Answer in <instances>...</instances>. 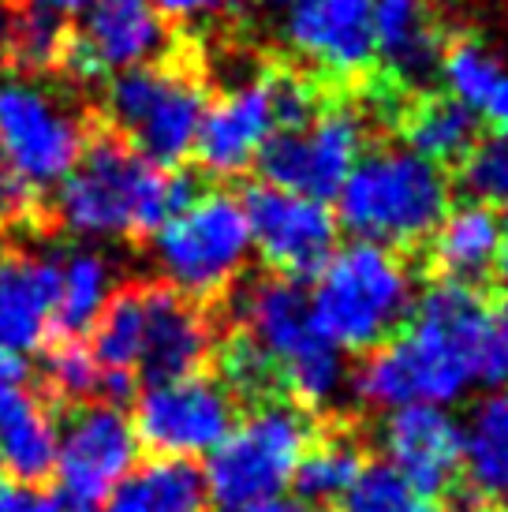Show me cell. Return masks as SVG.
<instances>
[{"instance_id": "obj_1", "label": "cell", "mask_w": 508, "mask_h": 512, "mask_svg": "<svg viewBox=\"0 0 508 512\" xmlns=\"http://www.w3.org/2000/svg\"><path fill=\"white\" fill-rule=\"evenodd\" d=\"M486 299L475 285L441 281L415 299L396 337L374 348L355 370V393L374 408L434 404L449 408L475 385V344Z\"/></svg>"}, {"instance_id": "obj_6", "label": "cell", "mask_w": 508, "mask_h": 512, "mask_svg": "<svg viewBox=\"0 0 508 512\" xmlns=\"http://www.w3.org/2000/svg\"><path fill=\"white\" fill-rule=\"evenodd\" d=\"M251 228L232 191H195L165 225L150 232L161 285L206 303L236 285L251 262Z\"/></svg>"}, {"instance_id": "obj_34", "label": "cell", "mask_w": 508, "mask_h": 512, "mask_svg": "<svg viewBox=\"0 0 508 512\" xmlns=\"http://www.w3.org/2000/svg\"><path fill=\"white\" fill-rule=\"evenodd\" d=\"M217 367H221V382L228 385V393L240 397H262L277 382V370L269 363V356L247 333H236L232 341L217 352Z\"/></svg>"}, {"instance_id": "obj_46", "label": "cell", "mask_w": 508, "mask_h": 512, "mask_svg": "<svg viewBox=\"0 0 508 512\" xmlns=\"http://www.w3.org/2000/svg\"><path fill=\"white\" fill-rule=\"evenodd\" d=\"M269 4H288V8H292V4H296V0H269Z\"/></svg>"}, {"instance_id": "obj_39", "label": "cell", "mask_w": 508, "mask_h": 512, "mask_svg": "<svg viewBox=\"0 0 508 512\" xmlns=\"http://www.w3.org/2000/svg\"><path fill=\"white\" fill-rule=\"evenodd\" d=\"M479 113L494 124L497 135H508V72H501V79H497L494 90L486 94Z\"/></svg>"}, {"instance_id": "obj_14", "label": "cell", "mask_w": 508, "mask_h": 512, "mask_svg": "<svg viewBox=\"0 0 508 512\" xmlns=\"http://www.w3.org/2000/svg\"><path fill=\"white\" fill-rule=\"evenodd\" d=\"M169 53L165 15L146 0H101L90 8L79 30H68L60 68L75 83H98L105 75L157 64Z\"/></svg>"}, {"instance_id": "obj_33", "label": "cell", "mask_w": 508, "mask_h": 512, "mask_svg": "<svg viewBox=\"0 0 508 512\" xmlns=\"http://www.w3.org/2000/svg\"><path fill=\"white\" fill-rule=\"evenodd\" d=\"M460 187L471 202L505 206L508 202V135L475 139V146L460 157Z\"/></svg>"}, {"instance_id": "obj_16", "label": "cell", "mask_w": 508, "mask_h": 512, "mask_svg": "<svg viewBox=\"0 0 508 512\" xmlns=\"http://www.w3.org/2000/svg\"><path fill=\"white\" fill-rule=\"evenodd\" d=\"M284 42L329 79H355L374 64V0H296Z\"/></svg>"}, {"instance_id": "obj_7", "label": "cell", "mask_w": 508, "mask_h": 512, "mask_svg": "<svg viewBox=\"0 0 508 512\" xmlns=\"http://www.w3.org/2000/svg\"><path fill=\"white\" fill-rule=\"evenodd\" d=\"M314 441L307 408L288 400H266L228 430V438L210 453L206 494L221 512L247 509L254 501L281 498L296 479V468Z\"/></svg>"}, {"instance_id": "obj_26", "label": "cell", "mask_w": 508, "mask_h": 512, "mask_svg": "<svg viewBox=\"0 0 508 512\" xmlns=\"http://www.w3.org/2000/svg\"><path fill=\"white\" fill-rule=\"evenodd\" d=\"M404 139L408 150L434 165H452L475 146L479 120L475 113L452 98H426L404 116Z\"/></svg>"}, {"instance_id": "obj_23", "label": "cell", "mask_w": 508, "mask_h": 512, "mask_svg": "<svg viewBox=\"0 0 508 512\" xmlns=\"http://www.w3.org/2000/svg\"><path fill=\"white\" fill-rule=\"evenodd\" d=\"M101 512H210L206 475L195 460L154 456L127 471Z\"/></svg>"}, {"instance_id": "obj_31", "label": "cell", "mask_w": 508, "mask_h": 512, "mask_svg": "<svg viewBox=\"0 0 508 512\" xmlns=\"http://www.w3.org/2000/svg\"><path fill=\"white\" fill-rule=\"evenodd\" d=\"M438 75L452 101H460L471 113H479L486 94H490L494 83L501 79V64H497L494 53L482 42L460 38V42H452L441 49Z\"/></svg>"}, {"instance_id": "obj_43", "label": "cell", "mask_w": 508, "mask_h": 512, "mask_svg": "<svg viewBox=\"0 0 508 512\" xmlns=\"http://www.w3.org/2000/svg\"><path fill=\"white\" fill-rule=\"evenodd\" d=\"M494 270H497V281H501V288L508 292V240L501 243V255H497V266H494Z\"/></svg>"}, {"instance_id": "obj_11", "label": "cell", "mask_w": 508, "mask_h": 512, "mask_svg": "<svg viewBox=\"0 0 508 512\" xmlns=\"http://www.w3.org/2000/svg\"><path fill=\"white\" fill-rule=\"evenodd\" d=\"M240 408L221 378L187 374L169 382H150L135 400L131 427L139 445L154 456L169 460H195L210 456L228 430L236 427Z\"/></svg>"}, {"instance_id": "obj_3", "label": "cell", "mask_w": 508, "mask_h": 512, "mask_svg": "<svg viewBox=\"0 0 508 512\" xmlns=\"http://www.w3.org/2000/svg\"><path fill=\"white\" fill-rule=\"evenodd\" d=\"M415 299V273L393 247L355 240L337 247L314 273L307 311L337 352H374L400 333Z\"/></svg>"}, {"instance_id": "obj_13", "label": "cell", "mask_w": 508, "mask_h": 512, "mask_svg": "<svg viewBox=\"0 0 508 512\" xmlns=\"http://www.w3.org/2000/svg\"><path fill=\"white\" fill-rule=\"evenodd\" d=\"M243 214L251 228V247L273 273L299 281L322 270L325 258L337 251V214L322 199L258 184L243 195Z\"/></svg>"}, {"instance_id": "obj_15", "label": "cell", "mask_w": 508, "mask_h": 512, "mask_svg": "<svg viewBox=\"0 0 508 512\" xmlns=\"http://www.w3.org/2000/svg\"><path fill=\"white\" fill-rule=\"evenodd\" d=\"M281 131L277 75H247L206 105L191 154L217 180H236L262 154V146Z\"/></svg>"}, {"instance_id": "obj_18", "label": "cell", "mask_w": 508, "mask_h": 512, "mask_svg": "<svg viewBox=\"0 0 508 512\" xmlns=\"http://www.w3.org/2000/svg\"><path fill=\"white\" fill-rule=\"evenodd\" d=\"M213 348V322L202 303L169 285H142V352L135 374L146 385L198 374Z\"/></svg>"}, {"instance_id": "obj_28", "label": "cell", "mask_w": 508, "mask_h": 512, "mask_svg": "<svg viewBox=\"0 0 508 512\" xmlns=\"http://www.w3.org/2000/svg\"><path fill=\"white\" fill-rule=\"evenodd\" d=\"M86 344H90V352L101 367L135 374V363H139L142 352V285L116 288L105 303V311L98 314Z\"/></svg>"}, {"instance_id": "obj_24", "label": "cell", "mask_w": 508, "mask_h": 512, "mask_svg": "<svg viewBox=\"0 0 508 512\" xmlns=\"http://www.w3.org/2000/svg\"><path fill=\"white\" fill-rule=\"evenodd\" d=\"M460 471H467L482 498H508V389L471 404L460 423Z\"/></svg>"}, {"instance_id": "obj_32", "label": "cell", "mask_w": 508, "mask_h": 512, "mask_svg": "<svg viewBox=\"0 0 508 512\" xmlns=\"http://www.w3.org/2000/svg\"><path fill=\"white\" fill-rule=\"evenodd\" d=\"M348 512H441L434 498L419 494L415 486H408L393 468L374 464L363 468V475L355 479V486L344 498Z\"/></svg>"}, {"instance_id": "obj_48", "label": "cell", "mask_w": 508, "mask_h": 512, "mask_svg": "<svg viewBox=\"0 0 508 512\" xmlns=\"http://www.w3.org/2000/svg\"><path fill=\"white\" fill-rule=\"evenodd\" d=\"M0 262H4V240H0Z\"/></svg>"}, {"instance_id": "obj_25", "label": "cell", "mask_w": 508, "mask_h": 512, "mask_svg": "<svg viewBox=\"0 0 508 512\" xmlns=\"http://www.w3.org/2000/svg\"><path fill=\"white\" fill-rule=\"evenodd\" d=\"M57 270V337H83L116 292L113 262L98 247H68L57 251Z\"/></svg>"}, {"instance_id": "obj_47", "label": "cell", "mask_w": 508, "mask_h": 512, "mask_svg": "<svg viewBox=\"0 0 508 512\" xmlns=\"http://www.w3.org/2000/svg\"><path fill=\"white\" fill-rule=\"evenodd\" d=\"M505 206H508V202H505ZM501 228H505V240H508V214H505V221H501Z\"/></svg>"}, {"instance_id": "obj_40", "label": "cell", "mask_w": 508, "mask_h": 512, "mask_svg": "<svg viewBox=\"0 0 508 512\" xmlns=\"http://www.w3.org/2000/svg\"><path fill=\"white\" fill-rule=\"evenodd\" d=\"M101 0H19V8H34V12L57 15V19H68V15H86L90 8H98Z\"/></svg>"}, {"instance_id": "obj_17", "label": "cell", "mask_w": 508, "mask_h": 512, "mask_svg": "<svg viewBox=\"0 0 508 512\" xmlns=\"http://www.w3.org/2000/svg\"><path fill=\"white\" fill-rule=\"evenodd\" d=\"M385 468L426 498L445 494L460 475V419L449 408L408 404L385 412L378 430Z\"/></svg>"}, {"instance_id": "obj_21", "label": "cell", "mask_w": 508, "mask_h": 512, "mask_svg": "<svg viewBox=\"0 0 508 512\" xmlns=\"http://www.w3.org/2000/svg\"><path fill=\"white\" fill-rule=\"evenodd\" d=\"M441 34L426 0H374V57L400 79L419 86L438 75Z\"/></svg>"}, {"instance_id": "obj_37", "label": "cell", "mask_w": 508, "mask_h": 512, "mask_svg": "<svg viewBox=\"0 0 508 512\" xmlns=\"http://www.w3.org/2000/svg\"><path fill=\"white\" fill-rule=\"evenodd\" d=\"M0 512H60V498L49 494L42 483L0 479Z\"/></svg>"}, {"instance_id": "obj_41", "label": "cell", "mask_w": 508, "mask_h": 512, "mask_svg": "<svg viewBox=\"0 0 508 512\" xmlns=\"http://www.w3.org/2000/svg\"><path fill=\"white\" fill-rule=\"evenodd\" d=\"M236 512H311V505H303L299 498H288V494H281V498L254 501V505H247V509H236Z\"/></svg>"}, {"instance_id": "obj_42", "label": "cell", "mask_w": 508, "mask_h": 512, "mask_svg": "<svg viewBox=\"0 0 508 512\" xmlns=\"http://www.w3.org/2000/svg\"><path fill=\"white\" fill-rule=\"evenodd\" d=\"M23 374H27V363H23L19 356H12V352H4V348H0V389H4V385L23 382Z\"/></svg>"}, {"instance_id": "obj_20", "label": "cell", "mask_w": 508, "mask_h": 512, "mask_svg": "<svg viewBox=\"0 0 508 512\" xmlns=\"http://www.w3.org/2000/svg\"><path fill=\"white\" fill-rule=\"evenodd\" d=\"M57 404L42 389L15 382L0 389V468L8 479L45 483L57 464Z\"/></svg>"}, {"instance_id": "obj_5", "label": "cell", "mask_w": 508, "mask_h": 512, "mask_svg": "<svg viewBox=\"0 0 508 512\" xmlns=\"http://www.w3.org/2000/svg\"><path fill=\"white\" fill-rule=\"evenodd\" d=\"M236 322L269 356L277 382L299 408H333L344 400L352 374L322 333L314 329L307 311V292L296 277L266 273L236 296Z\"/></svg>"}, {"instance_id": "obj_36", "label": "cell", "mask_w": 508, "mask_h": 512, "mask_svg": "<svg viewBox=\"0 0 508 512\" xmlns=\"http://www.w3.org/2000/svg\"><path fill=\"white\" fill-rule=\"evenodd\" d=\"M38 217V195L27 180H19V172L0 157V228L30 225Z\"/></svg>"}, {"instance_id": "obj_30", "label": "cell", "mask_w": 508, "mask_h": 512, "mask_svg": "<svg viewBox=\"0 0 508 512\" xmlns=\"http://www.w3.org/2000/svg\"><path fill=\"white\" fill-rule=\"evenodd\" d=\"M64 45H68L64 19L34 12V8H15L4 64L19 68V75H45L49 68H60Z\"/></svg>"}, {"instance_id": "obj_35", "label": "cell", "mask_w": 508, "mask_h": 512, "mask_svg": "<svg viewBox=\"0 0 508 512\" xmlns=\"http://www.w3.org/2000/svg\"><path fill=\"white\" fill-rule=\"evenodd\" d=\"M475 385L482 389H508V299L486 303L475 344Z\"/></svg>"}, {"instance_id": "obj_12", "label": "cell", "mask_w": 508, "mask_h": 512, "mask_svg": "<svg viewBox=\"0 0 508 512\" xmlns=\"http://www.w3.org/2000/svg\"><path fill=\"white\" fill-rule=\"evenodd\" d=\"M139 449L142 445L135 438L131 415L120 404H105V400L79 404L60 427L57 441L53 475L60 483V494L68 501L101 505L127 471L135 468Z\"/></svg>"}, {"instance_id": "obj_27", "label": "cell", "mask_w": 508, "mask_h": 512, "mask_svg": "<svg viewBox=\"0 0 508 512\" xmlns=\"http://www.w3.org/2000/svg\"><path fill=\"white\" fill-rule=\"evenodd\" d=\"M363 449L352 438H322L311 441L307 453L299 460L292 486L299 490L303 505H333L344 501L355 479L363 475Z\"/></svg>"}, {"instance_id": "obj_9", "label": "cell", "mask_w": 508, "mask_h": 512, "mask_svg": "<svg viewBox=\"0 0 508 512\" xmlns=\"http://www.w3.org/2000/svg\"><path fill=\"white\" fill-rule=\"evenodd\" d=\"M94 131L86 116L42 75L0 79V157L34 191L57 187Z\"/></svg>"}, {"instance_id": "obj_44", "label": "cell", "mask_w": 508, "mask_h": 512, "mask_svg": "<svg viewBox=\"0 0 508 512\" xmlns=\"http://www.w3.org/2000/svg\"><path fill=\"white\" fill-rule=\"evenodd\" d=\"M60 512H101V505H86V501H68V509Z\"/></svg>"}, {"instance_id": "obj_8", "label": "cell", "mask_w": 508, "mask_h": 512, "mask_svg": "<svg viewBox=\"0 0 508 512\" xmlns=\"http://www.w3.org/2000/svg\"><path fill=\"white\" fill-rule=\"evenodd\" d=\"M101 105L113 135L135 146L146 161L176 169L195 150L198 124L210 101L195 75L169 60H157L116 72L105 83Z\"/></svg>"}, {"instance_id": "obj_29", "label": "cell", "mask_w": 508, "mask_h": 512, "mask_svg": "<svg viewBox=\"0 0 508 512\" xmlns=\"http://www.w3.org/2000/svg\"><path fill=\"white\" fill-rule=\"evenodd\" d=\"M101 367L90 344L79 337H60L45 344L42 356V393L53 404H90L101 400Z\"/></svg>"}, {"instance_id": "obj_19", "label": "cell", "mask_w": 508, "mask_h": 512, "mask_svg": "<svg viewBox=\"0 0 508 512\" xmlns=\"http://www.w3.org/2000/svg\"><path fill=\"white\" fill-rule=\"evenodd\" d=\"M57 251L4 255L0 262V348L12 356L42 352L57 337Z\"/></svg>"}, {"instance_id": "obj_4", "label": "cell", "mask_w": 508, "mask_h": 512, "mask_svg": "<svg viewBox=\"0 0 508 512\" xmlns=\"http://www.w3.org/2000/svg\"><path fill=\"white\" fill-rule=\"evenodd\" d=\"M449 206L452 184L441 165L408 146H381L363 150L337 191V225L355 240L396 251L430 240Z\"/></svg>"}, {"instance_id": "obj_2", "label": "cell", "mask_w": 508, "mask_h": 512, "mask_svg": "<svg viewBox=\"0 0 508 512\" xmlns=\"http://www.w3.org/2000/svg\"><path fill=\"white\" fill-rule=\"evenodd\" d=\"M195 184L161 169L113 131L90 135L79 161L57 184L49 214L75 240H139L165 225Z\"/></svg>"}, {"instance_id": "obj_45", "label": "cell", "mask_w": 508, "mask_h": 512, "mask_svg": "<svg viewBox=\"0 0 508 512\" xmlns=\"http://www.w3.org/2000/svg\"><path fill=\"white\" fill-rule=\"evenodd\" d=\"M464 512H497V509H490V505H471V509H464Z\"/></svg>"}, {"instance_id": "obj_38", "label": "cell", "mask_w": 508, "mask_h": 512, "mask_svg": "<svg viewBox=\"0 0 508 512\" xmlns=\"http://www.w3.org/2000/svg\"><path fill=\"white\" fill-rule=\"evenodd\" d=\"M161 12L180 23H195V19H210V15H225L240 8L243 0H157Z\"/></svg>"}, {"instance_id": "obj_22", "label": "cell", "mask_w": 508, "mask_h": 512, "mask_svg": "<svg viewBox=\"0 0 508 512\" xmlns=\"http://www.w3.org/2000/svg\"><path fill=\"white\" fill-rule=\"evenodd\" d=\"M501 243L505 228L494 206L482 202L449 206L438 228L430 232V262L452 285H475L497 266Z\"/></svg>"}, {"instance_id": "obj_10", "label": "cell", "mask_w": 508, "mask_h": 512, "mask_svg": "<svg viewBox=\"0 0 508 512\" xmlns=\"http://www.w3.org/2000/svg\"><path fill=\"white\" fill-rule=\"evenodd\" d=\"M367 150V116L352 105H329L296 128L273 131L258 154V172L269 187H284L311 199H337L348 172Z\"/></svg>"}]
</instances>
